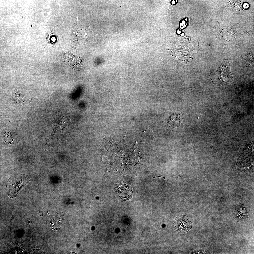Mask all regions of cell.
Segmentation results:
<instances>
[{
  "mask_svg": "<svg viewBox=\"0 0 254 254\" xmlns=\"http://www.w3.org/2000/svg\"><path fill=\"white\" fill-rule=\"evenodd\" d=\"M30 181L29 176L18 174L9 178L7 182V194L10 198L16 197L22 188Z\"/></svg>",
  "mask_w": 254,
  "mask_h": 254,
  "instance_id": "cell-1",
  "label": "cell"
},
{
  "mask_svg": "<svg viewBox=\"0 0 254 254\" xmlns=\"http://www.w3.org/2000/svg\"><path fill=\"white\" fill-rule=\"evenodd\" d=\"M63 60L72 68L76 71L80 70L83 59L79 56L66 50L64 51Z\"/></svg>",
  "mask_w": 254,
  "mask_h": 254,
  "instance_id": "cell-2",
  "label": "cell"
},
{
  "mask_svg": "<svg viewBox=\"0 0 254 254\" xmlns=\"http://www.w3.org/2000/svg\"><path fill=\"white\" fill-rule=\"evenodd\" d=\"M192 224L188 217L182 215L175 218L173 225L175 230L178 232H186L192 228Z\"/></svg>",
  "mask_w": 254,
  "mask_h": 254,
  "instance_id": "cell-3",
  "label": "cell"
},
{
  "mask_svg": "<svg viewBox=\"0 0 254 254\" xmlns=\"http://www.w3.org/2000/svg\"><path fill=\"white\" fill-rule=\"evenodd\" d=\"M115 191L123 200L131 199L132 197V189L131 186L125 184H117L114 186Z\"/></svg>",
  "mask_w": 254,
  "mask_h": 254,
  "instance_id": "cell-4",
  "label": "cell"
},
{
  "mask_svg": "<svg viewBox=\"0 0 254 254\" xmlns=\"http://www.w3.org/2000/svg\"><path fill=\"white\" fill-rule=\"evenodd\" d=\"M251 159L240 157L238 160V167L240 171L248 173L251 171V168H253V162Z\"/></svg>",
  "mask_w": 254,
  "mask_h": 254,
  "instance_id": "cell-5",
  "label": "cell"
},
{
  "mask_svg": "<svg viewBox=\"0 0 254 254\" xmlns=\"http://www.w3.org/2000/svg\"><path fill=\"white\" fill-rule=\"evenodd\" d=\"M12 100L16 103L23 105L31 102L32 99H28L23 96L20 91L17 89L12 91Z\"/></svg>",
  "mask_w": 254,
  "mask_h": 254,
  "instance_id": "cell-6",
  "label": "cell"
},
{
  "mask_svg": "<svg viewBox=\"0 0 254 254\" xmlns=\"http://www.w3.org/2000/svg\"><path fill=\"white\" fill-rule=\"evenodd\" d=\"M182 119L181 114L178 113L172 114L170 117L168 121L169 127L171 128L179 126Z\"/></svg>",
  "mask_w": 254,
  "mask_h": 254,
  "instance_id": "cell-7",
  "label": "cell"
},
{
  "mask_svg": "<svg viewBox=\"0 0 254 254\" xmlns=\"http://www.w3.org/2000/svg\"><path fill=\"white\" fill-rule=\"evenodd\" d=\"M245 153L247 155L253 156L254 147L253 145L249 144L246 145L244 150Z\"/></svg>",
  "mask_w": 254,
  "mask_h": 254,
  "instance_id": "cell-8",
  "label": "cell"
},
{
  "mask_svg": "<svg viewBox=\"0 0 254 254\" xmlns=\"http://www.w3.org/2000/svg\"><path fill=\"white\" fill-rule=\"evenodd\" d=\"M47 38L48 42L51 43H54L57 40V38L56 35H54L50 32H48L47 34Z\"/></svg>",
  "mask_w": 254,
  "mask_h": 254,
  "instance_id": "cell-9",
  "label": "cell"
},
{
  "mask_svg": "<svg viewBox=\"0 0 254 254\" xmlns=\"http://www.w3.org/2000/svg\"><path fill=\"white\" fill-rule=\"evenodd\" d=\"M42 212V211H41V212H41V213H40V212L39 213V214L38 215H39L40 216H43V212Z\"/></svg>",
  "mask_w": 254,
  "mask_h": 254,
  "instance_id": "cell-10",
  "label": "cell"
},
{
  "mask_svg": "<svg viewBox=\"0 0 254 254\" xmlns=\"http://www.w3.org/2000/svg\"><path fill=\"white\" fill-rule=\"evenodd\" d=\"M175 0H172V1L171 2V3L172 4H174L176 3V2H175Z\"/></svg>",
  "mask_w": 254,
  "mask_h": 254,
  "instance_id": "cell-11",
  "label": "cell"
},
{
  "mask_svg": "<svg viewBox=\"0 0 254 254\" xmlns=\"http://www.w3.org/2000/svg\"><path fill=\"white\" fill-rule=\"evenodd\" d=\"M158 177H161L163 178V179H165V177H161V176H158Z\"/></svg>",
  "mask_w": 254,
  "mask_h": 254,
  "instance_id": "cell-12",
  "label": "cell"
}]
</instances>
